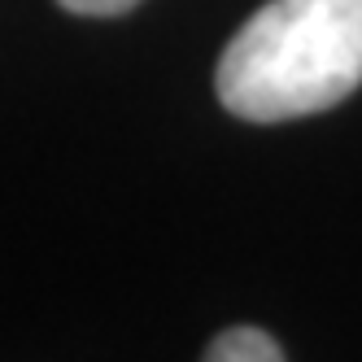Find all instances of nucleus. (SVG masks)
I'll use <instances>...</instances> for the list:
<instances>
[{
	"mask_svg": "<svg viewBox=\"0 0 362 362\" xmlns=\"http://www.w3.org/2000/svg\"><path fill=\"white\" fill-rule=\"evenodd\" d=\"M57 5L79 18H118V13H132L140 0H57Z\"/></svg>",
	"mask_w": 362,
	"mask_h": 362,
	"instance_id": "nucleus-3",
	"label": "nucleus"
},
{
	"mask_svg": "<svg viewBox=\"0 0 362 362\" xmlns=\"http://www.w3.org/2000/svg\"><path fill=\"white\" fill-rule=\"evenodd\" d=\"M362 83V0H267L231 35L214 88L245 122L323 114Z\"/></svg>",
	"mask_w": 362,
	"mask_h": 362,
	"instance_id": "nucleus-1",
	"label": "nucleus"
},
{
	"mask_svg": "<svg viewBox=\"0 0 362 362\" xmlns=\"http://www.w3.org/2000/svg\"><path fill=\"white\" fill-rule=\"evenodd\" d=\"M201 362H284V349L257 327H231L205 349Z\"/></svg>",
	"mask_w": 362,
	"mask_h": 362,
	"instance_id": "nucleus-2",
	"label": "nucleus"
}]
</instances>
